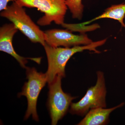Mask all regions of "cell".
<instances>
[{"mask_svg": "<svg viewBox=\"0 0 125 125\" xmlns=\"http://www.w3.org/2000/svg\"><path fill=\"white\" fill-rule=\"evenodd\" d=\"M0 16L13 24L18 30L22 33L33 43H40L43 47L46 44L45 34L39 27L27 14L23 6L16 1L1 12Z\"/></svg>", "mask_w": 125, "mask_h": 125, "instance_id": "obj_2", "label": "cell"}, {"mask_svg": "<svg viewBox=\"0 0 125 125\" xmlns=\"http://www.w3.org/2000/svg\"><path fill=\"white\" fill-rule=\"evenodd\" d=\"M26 73L28 81L24 83L22 92L18 94L19 97L24 96L27 99L28 107L24 117L27 120L31 116L33 119L38 121L37 105L41 90L47 83L46 73L38 72L34 67H27Z\"/></svg>", "mask_w": 125, "mask_h": 125, "instance_id": "obj_4", "label": "cell"}, {"mask_svg": "<svg viewBox=\"0 0 125 125\" xmlns=\"http://www.w3.org/2000/svg\"><path fill=\"white\" fill-rule=\"evenodd\" d=\"M44 32L46 43L52 47H71L89 45L93 42L84 34L76 35L67 29H54Z\"/></svg>", "mask_w": 125, "mask_h": 125, "instance_id": "obj_7", "label": "cell"}, {"mask_svg": "<svg viewBox=\"0 0 125 125\" xmlns=\"http://www.w3.org/2000/svg\"><path fill=\"white\" fill-rule=\"evenodd\" d=\"M97 75L96 84L88 89L80 101L72 103L69 109L71 114L84 116L90 109L106 107L107 90L104 74L103 72L98 71Z\"/></svg>", "mask_w": 125, "mask_h": 125, "instance_id": "obj_3", "label": "cell"}, {"mask_svg": "<svg viewBox=\"0 0 125 125\" xmlns=\"http://www.w3.org/2000/svg\"><path fill=\"white\" fill-rule=\"evenodd\" d=\"M16 0H0V10L2 11L6 9L8 6V3L10 1H16Z\"/></svg>", "mask_w": 125, "mask_h": 125, "instance_id": "obj_12", "label": "cell"}, {"mask_svg": "<svg viewBox=\"0 0 125 125\" xmlns=\"http://www.w3.org/2000/svg\"><path fill=\"white\" fill-rule=\"evenodd\" d=\"M125 15V4L113 5L105 10V11L101 15L97 16L92 20L81 23V25L88 24L94 21L101 19H112L118 21L120 23L121 26L125 28V24L123 22Z\"/></svg>", "mask_w": 125, "mask_h": 125, "instance_id": "obj_10", "label": "cell"}, {"mask_svg": "<svg viewBox=\"0 0 125 125\" xmlns=\"http://www.w3.org/2000/svg\"><path fill=\"white\" fill-rule=\"evenodd\" d=\"M66 4L72 14V18L81 19L84 8L82 0H66Z\"/></svg>", "mask_w": 125, "mask_h": 125, "instance_id": "obj_11", "label": "cell"}, {"mask_svg": "<svg viewBox=\"0 0 125 125\" xmlns=\"http://www.w3.org/2000/svg\"><path fill=\"white\" fill-rule=\"evenodd\" d=\"M106 39L93 42L89 45L76 46L71 47H61L51 46L46 43L43 46L47 58L48 67L46 73L48 84L54 81L56 77H65V67L66 64L72 56L78 52L85 50L100 53L97 48L104 45Z\"/></svg>", "mask_w": 125, "mask_h": 125, "instance_id": "obj_1", "label": "cell"}, {"mask_svg": "<svg viewBox=\"0 0 125 125\" xmlns=\"http://www.w3.org/2000/svg\"><path fill=\"white\" fill-rule=\"evenodd\" d=\"M18 29L12 23L5 24L0 28V51L6 52L13 57L21 66L26 69L28 60L33 61L40 64L42 58H26L21 56L16 53L13 45L14 35L18 32Z\"/></svg>", "mask_w": 125, "mask_h": 125, "instance_id": "obj_8", "label": "cell"}, {"mask_svg": "<svg viewBox=\"0 0 125 125\" xmlns=\"http://www.w3.org/2000/svg\"><path fill=\"white\" fill-rule=\"evenodd\" d=\"M62 77L57 76L48 84L49 92L47 106L51 119V125H55L67 113L72 102L76 98L63 92L62 88Z\"/></svg>", "mask_w": 125, "mask_h": 125, "instance_id": "obj_6", "label": "cell"}, {"mask_svg": "<svg viewBox=\"0 0 125 125\" xmlns=\"http://www.w3.org/2000/svg\"><path fill=\"white\" fill-rule=\"evenodd\" d=\"M23 7L37 8L44 13L37 23L41 26L49 25L52 22L63 24L68 8L66 0H16Z\"/></svg>", "mask_w": 125, "mask_h": 125, "instance_id": "obj_5", "label": "cell"}, {"mask_svg": "<svg viewBox=\"0 0 125 125\" xmlns=\"http://www.w3.org/2000/svg\"><path fill=\"white\" fill-rule=\"evenodd\" d=\"M125 105L122 103L116 106L109 108L99 107L90 109L78 125H104L109 122L110 114L118 108Z\"/></svg>", "mask_w": 125, "mask_h": 125, "instance_id": "obj_9", "label": "cell"}]
</instances>
